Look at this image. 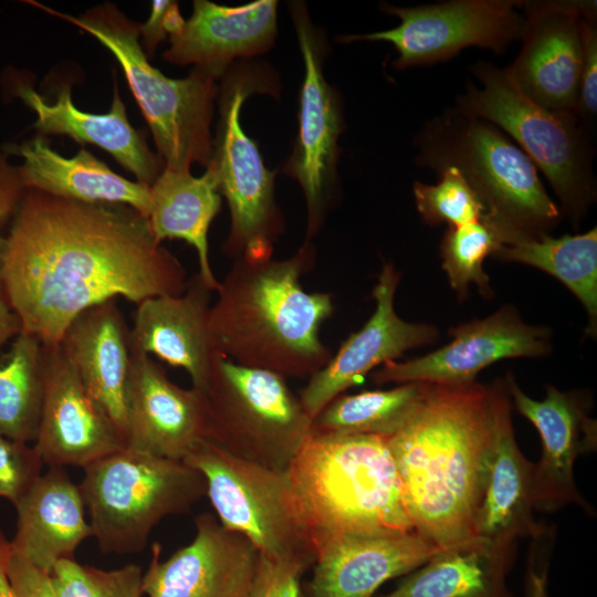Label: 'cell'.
I'll use <instances>...</instances> for the list:
<instances>
[{
    "mask_svg": "<svg viewBox=\"0 0 597 597\" xmlns=\"http://www.w3.org/2000/svg\"><path fill=\"white\" fill-rule=\"evenodd\" d=\"M181 263L130 207L25 189L6 237L3 284L21 328L57 346L83 311L117 297L179 295Z\"/></svg>",
    "mask_w": 597,
    "mask_h": 597,
    "instance_id": "cell-1",
    "label": "cell"
},
{
    "mask_svg": "<svg viewBox=\"0 0 597 597\" xmlns=\"http://www.w3.org/2000/svg\"><path fill=\"white\" fill-rule=\"evenodd\" d=\"M505 386L429 384L386 438L415 530L439 548L474 537Z\"/></svg>",
    "mask_w": 597,
    "mask_h": 597,
    "instance_id": "cell-2",
    "label": "cell"
},
{
    "mask_svg": "<svg viewBox=\"0 0 597 597\" xmlns=\"http://www.w3.org/2000/svg\"><path fill=\"white\" fill-rule=\"evenodd\" d=\"M315 256L305 241L283 260L234 259L210 308L213 352L284 378L308 379L321 370L333 354L320 328L334 304L331 294L310 293L301 284Z\"/></svg>",
    "mask_w": 597,
    "mask_h": 597,
    "instance_id": "cell-3",
    "label": "cell"
},
{
    "mask_svg": "<svg viewBox=\"0 0 597 597\" xmlns=\"http://www.w3.org/2000/svg\"><path fill=\"white\" fill-rule=\"evenodd\" d=\"M286 471L314 544L339 534L417 532L385 437L310 432Z\"/></svg>",
    "mask_w": 597,
    "mask_h": 597,
    "instance_id": "cell-4",
    "label": "cell"
},
{
    "mask_svg": "<svg viewBox=\"0 0 597 597\" xmlns=\"http://www.w3.org/2000/svg\"><path fill=\"white\" fill-rule=\"evenodd\" d=\"M415 145L417 166L463 174L503 244L551 234L561 222L535 165L491 123L450 108L423 124Z\"/></svg>",
    "mask_w": 597,
    "mask_h": 597,
    "instance_id": "cell-5",
    "label": "cell"
},
{
    "mask_svg": "<svg viewBox=\"0 0 597 597\" xmlns=\"http://www.w3.org/2000/svg\"><path fill=\"white\" fill-rule=\"evenodd\" d=\"M95 36L119 62L128 85L154 136L165 168L189 172L207 167L213 151L210 125L218 96L216 78L193 69L185 78L167 77L154 67L139 42V24L113 4L74 18L36 3Z\"/></svg>",
    "mask_w": 597,
    "mask_h": 597,
    "instance_id": "cell-6",
    "label": "cell"
},
{
    "mask_svg": "<svg viewBox=\"0 0 597 597\" xmlns=\"http://www.w3.org/2000/svg\"><path fill=\"white\" fill-rule=\"evenodd\" d=\"M469 69L481 86L469 81L453 109L486 121L511 136L548 180L562 216L578 228L597 195L589 132L575 114L534 103L505 69L485 61Z\"/></svg>",
    "mask_w": 597,
    "mask_h": 597,
    "instance_id": "cell-7",
    "label": "cell"
},
{
    "mask_svg": "<svg viewBox=\"0 0 597 597\" xmlns=\"http://www.w3.org/2000/svg\"><path fill=\"white\" fill-rule=\"evenodd\" d=\"M83 470L78 488L103 553L143 551L163 519L189 512L207 494L205 478L184 461L128 448Z\"/></svg>",
    "mask_w": 597,
    "mask_h": 597,
    "instance_id": "cell-8",
    "label": "cell"
},
{
    "mask_svg": "<svg viewBox=\"0 0 597 597\" xmlns=\"http://www.w3.org/2000/svg\"><path fill=\"white\" fill-rule=\"evenodd\" d=\"M275 90L268 67L242 60L223 75L218 92L220 116L208 165L214 169L219 191L230 208L231 224L222 249L234 259L273 258L274 244L283 232V217L274 195L275 171L265 167L255 142L240 122L248 97L273 94Z\"/></svg>",
    "mask_w": 597,
    "mask_h": 597,
    "instance_id": "cell-9",
    "label": "cell"
},
{
    "mask_svg": "<svg viewBox=\"0 0 597 597\" xmlns=\"http://www.w3.org/2000/svg\"><path fill=\"white\" fill-rule=\"evenodd\" d=\"M205 439L227 453L284 471L311 432L312 418L286 378L213 355Z\"/></svg>",
    "mask_w": 597,
    "mask_h": 597,
    "instance_id": "cell-10",
    "label": "cell"
},
{
    "mask_svg": "<svg viewBox=\"0 0 597 597\" xmlns=\"http://www.w3.org/2000/svg\"><path fill=\"white\" fill-rule=\"evenodd\" d=\"M206 481L220 524L248 538L270 558L301 565L316 559L312 531L287 471L235 458L210 441H199L182 460Z\"/></svg>",
    "mask_w": 597,
    "mask_h": 597,
    "instance_id": "cell-11",
    "label": "cell"
},
{
    "mask_svg": "<svg viewBox=\"0 0 597 597\" xmlns=\"http://www.w3.org/2000/svg\"><path fill=\"white\" fill-rule=\"evenodd\" d=\"M304 64L298 130L284 172L300 185L306 205V241L315 237L337 189L338 137L344 129L342 103L324 76L325 39L303 1L287 2Z\"/></svg>",
    "mask_w": 597,
    "mask_h": 597,
    "instance_id": "cell-12",
    "label": "cell"
},
{
    "mask_svg": "<svg viewBox=\"0 0 597 597\" xmlns=\"http://www.w3.org/2000/svg\"><path fill=\"white\" fill-rule=\"evenodd\" d=\"M523 1L449 0L417 7L381 2L379 9L400 19L396 28L365 34L341 35L339 42L385 41L398 52L396 70L430 65L478 46L503 54L520 39Z\"/></svg>",
    "mask_w": 597,
    "mask_h": 597,
    "instance_id": "cell-13",
    "label": "cell"
},
{
    "mask_svg": "<svg viewBox=\"0 0 597 597\" xmlns=\"http://www.w3.org/2000/svg\"><path fill=\"white\" fill-rule=\"evenodd\" d=\"M449 334L452 341L432 353L385 363L371 374L373 383L469 385L495 362L543 357L552 352L551 329L526 323L513 305H503L485 318L458 325Z\"/></svg>",
    "mask_w": 597,
    "mask_h": 597,
    "instance_id": "cell-14",
    "label": "cell"
},
{
    "mask_svg": "<svg viewBox=\"0 0 597 597\" xmlns=\"http://www.w3.org/2000/svg\"><path fill=\"white\" fill-rule=\"evenodd\" d=\"M584 1H523L521 50L505 67L516 87L540 106L576 115Z\"/></svg>",
    "mask_w": 597,
    "mask_h": 597,
    "instance_id": "cell-15",
    "label": "cell"
},
{
    "mask_svg": "<svg viewBox=\"0 0 597 597\" xmlns=\"http://www.w3.org/2000/svg\"><path fill=\"white\" fill-rule=\"evenodd\" d=\"M193 521V540L166 561L160 562V544L151 545L144 595L251 597L256 548L243 535L224 528L212 513H201Z\"/></svg>",
    "mask_w": 597,
    "mask_h": 597,
    "instance_id": "cell-16",
    "label": "cell"
},
{
    "mask_svg": "<svg viewBox=\"0 0 597 597\" xmlns=\"http://www.w3.org/2000/svg\"><path fill=\"white\" fill-rule=\"evenodd\" d=\"M504 386L515 409L533 423L542 440V455L533 475L535 510L554 512L576 504L591 513L574 478L575 460L594 451L597 442L596 421L588 416L584 395L548 385L545 398L535 400L523 392L512 375L506 376Z\"/></svg>",
    "mask_w": 597,
    "mask_h": 597,
    "instance_id": "cell-17",
    "label": "cell"
},
{
    "mask_svg": "<svg viewBox=\"0 0 597 597\" xmlns=\"http://www.w3.org/2000/svg\"><path fill=\"white\" fill-rule=\"evenodd\" d=\"M399 281L400 273L390 262H385L373 290L375 312L301 390L298 398L312 419L377 366L438 339L439 332L434 325L407 322L397 315L394 301Z\"/></svg>",
    "mask_w": 597,
    "mask_h": 597,
    "instance_id": "cell-18",
    "label": "cell"
},
{
    "mask_svg": "<svg viewBox=\"0 0 597 597\" xmlns=\"http://www.w3.org/2000/svg\"><path fill=\"white\" fill-rule=\"evenodd\" d=\"M43 346V345H42ZM44 395L33 447L49 467H80L125 448L124 439L57 346H43Z\"/></svg>",
    "mask_w": 597,
    "mask_h": 597,
    "instance_id": "cell-19",
    "label": "cell"
},
{
    "mask_svg": "<svg viewBox=\"0 0 597 597\" xmlns=\"http://www.w3.org/2000/svg\"><path fill=\"white\" fill-rule=\"evenodd\" d=\"M130 353L125 448L182 461L205 439V396L171 381L150 356Z\"/></svg>",
    "mask_w": 597,
    "mask_h": 597,
    "instance_id": "cell-20",
    "label": "cell"
},
{
    "mask_svg": "<svg viewBox=\"0 0 597 597\" xmlns=\"http://www.w3.org/2000/svg\"><path fill=\"white\" fill-rule=\"evenodd\" d=\"M302 597H373L387 580L422 566L441 548L418 532L349 533L315 544Z\"/></svg>",
    "mask_w": 597,
    "mask_h": 597,
    "instance_id": "cell-21",
    "label": "cell"
},
{
    "mask_svg": "<svg viewBox=\"0 0 597 597\" xmlns=\"http://www.w3.org/2000/svg\"><path fill=\"white\" fill-rule=\"evenodd\" d=\"M277 1L260 0L238 7L193 1L191 17L176 35L164 59L177 65L193 64L216 80L237 59L248 60L272 48L276 35Z\"/></svg>",
    "mask_w": 597,
    "mask_h": 597,
    "instance_id": "cell-22",
    "label": "cell"
},
{
    "mask_svg": "<svg viewBox=\"0 0 597 597\" xmlns=\"http://www.w3.org/2000/svg\"><path fill=\"white\" fill-rule=\"evenodd\" d=\"M210 293L197 273L179 295L147 298L134 313L130 349L185 369L192 388L205 390L214 355L210 331Z\"/></svg>",
    "mask_w": 597,
    "mask_h": 597,
    "instance_id": "cell-23",
    "label": "cell"
},
{
    "mask_svg": "<svg viewBox=\"0 0 597 597\" xmlns=\"http://www.w3.org/2000/svg\"><path fill=\"white\" fill-rule=\"evenodd\" d=\"M59 347L125 442L132 353L129 328L116 300L80 313L65 329Z\"/></svg>",
    "mask_w": 597,
    "mask_h": 597,
    "instance_id": "cell-24",
    "label": "cell"
},
{
    "mask_svg": "<svg viewBox=\"0 0 597 597\" xmlns=\"http://www.w3.org/2000/svg\"><path fill=\"white\" fill-rule=\"evenodd\" d=\"M14 507L12 551L48 575L57 562L75 558L77 547L92 536L78 484L63 467H50Z\"/></svg>",
    "mask_w": 597,
    "mask_h": 597,
    "instance_id": "cell-25",
    "label": "cell"
},
{
    "mask_svg": "<svg viewBox=\"0 0 597 597\" xmlns=\"http://www.w3.org/2000/svg\"><path fill=\"white\" fill-rule=\"evenodd\" d=\"M3 149L22 159L18 168L25 189L87 203L124 205L148 219L150 186L117 175L84 148L65 158L41 135Z\"/></svg>",
    "mask_w": 597,
    "mask_h": 597,
    "instance_id": "cell-26",
    "label": "cell"
},
{
    "mask_svg": "<svg viewBox=\"0 0 597 597\" xmlns=\"http://www.w3.org/2000/svg\"><path fill=\"white\" fill-rule=\"evenodd\" d=\"M506 391L496 420L494 442L482 499L474 520V537L515 544L519 537L540 538L546 528L534 516V463L520 451Z\"/></svg>",
    "mask_w": 597,
    "mask_h": 597,
    "instance_id": "cell-27",
    "label": "cell"
},
{
    "mask_svg": "<svg viewBox=\"0 0 597 597\" xmlns=\"http://www.w3.org/2000/svg\"><path fill=\"white\" fill-rule=\"evenodd\" d=\"M15 94L36 114L33 127L41 134L66 135L76 142L93 144L109 153L139 182L151 186L159 176L161 161L130 125L117 86L105 114L78 109L71 88L63 85L53 103L45 101L31 85L21 83Z\"/></svg>",
    "mask_w": 597,
    "mask_h": 597,
    "instance_id": "cell-28",
    "label": "cell"
},
{
    "mask_svg": "<svg viewBox=\"0 0 597 597\" xmlns=\"http://www.w3.org/2000/svg\"><path fill=\"white\" fill-rule=\"evenodd\" d=\"M514 544L473 537L442 548L380 597H513L506 577Z\"/></svg>",
    "mask_w": 597,
    "mask_h": 597,
    "instance_id": "cell-29",
    "label": "cell"
},
{
    "mask_svg": "<svg viewBox=\"0 0 597 597\" xmlns=\"http://www.w3.org/2000/svg\"><path fill=\"white\" fill-rule=\"evenodd\" d=\"M151 209L148 216L155 238L180 239L192 245L198 255V274L212 291L219 282L211 269L208 249L210 224L221 208L222 196L211 165L200 177L190 172L163 169L150 186Z\"/></svg>",
    "mask_w": 597,
    "mask_h": 597,
    "instance_id": "cell-30",
    "label": "cell"
},
{
    "mask_svg": "<svg viewBox=\"0 0 597 597\" xmlns=\"http://www.w3.org/2000/svg\"><path fill=\"white\" fill-rule=\"evenodd\" d=\"M501 262L536 268L561 281L588 315L587 334L597 332V228L580 234H551L502 244L492 255Z\"/></svg>",
    "mask_w": 597,
    "mask_h": 597,
    "instance_id": "cell-31",
    "label": "cell"
},
{
    "mask_svg": "<svg viewBox=\"0 0 597 597\" xmlns=\"http://www.w3.org/2000/svg\"><path fill=\"white\" fill-rule=\"evenodd\" d=\"M43 395V346L21 331L0 350V437L34 442Z\"/></svg>",
    "mask_w": 597,
    "mask_h": 597,
    "instance_id": "cell-32",
    "label": "cell"
},
{
    "mask_svg": "<svg viewBox=\"0 0 597 597\" xmlns=\"http://www.w3.org/2000/svg\"><path fill=\"white\" fill-rule=\"evenodd\" d=\"M428 385L425 381H409L390 389L342 394L312 419L311 432L388 438L406 423Z\"/></svg>",
    "mask_w": 597,
    "mask_h": 597,
    "instance_id": "cell-33",
    "label": "cell"
},
{
    "mask_svg": "<svg viewBox=\"0 0 597 597\" xmlns=\"http://www.w3.org/2000/svg\"><path fill=\"white\" fill-rule=\"evenodd\" d=\"M503 244L500 234L484 220L448 226L440 243L441 266L460 301L469 295L471 284L490 298L493 290L483 262Z\"/></svg>",
    "mask_w": 597,
    "mask_h": 597,
    "instance_id": "cell-34",
    "label": "cell"
},
{
    "mask_svg": "<svg viewBox=\"0 0 597 597\" xmlns=\"http://www.w3.org/2000/svg\"><path fill=\"white\" fill-rule=\"evenodd\" d=\"M437 176L436 185L416 180L412 186L417 210L427 224L462 226L483 218V205L458 168L447 167Z\"/></svg>",
    "mask_w": 597,
    "mask_h": 597,
    "instance_id": "cell-35",
    "label": "cell"
},
{
    "mask_svg": "<svg viewBox=\"0 0 597 597\" xmlns=\"http://www.w3.org/2000/svg\"><path fill=\"white\" fill-rule=\"evenodd\" d=\"M143 576L137 564L105 570L75 558L57 562L49 575L55 597H142Z\"/></svg>",
    "mask_w": 597,
    "mask_h": 597,
    "instance_id": "cell-36",
    "label": "cell"
},
{
    "mask_svg": "<svg viewBox=\"0 0 597 597\" xmlns=\"http://www.w3.org/2000/svg\"><path fill=\"white\" fill-rule=\"evenodd\" d=\"M8 154L0 147V350L21 331V323L13 312L3 284V253L7 234L2 228L23 197L25 188L20 178L19 168L10 164Z\"/></svg>",
    "mask_w": 597,
    "mask_h": 597,
    "instance_id": "cell-37",
    "label": "cell"
},
{
    "mask_svg": "<svg viewBox=\"0 0 597 597\" xmlns=\"http://www.w3.org/2000/svg\"><path fill=\"white\" fill-rule=\"evenodd\" d=\"M582 55L576 116L590 133L597 115V6L584 1L579 21Z\"/></svg>",
    "mask_w": 597,
    "mask_h": 597,
    "instance_id": "cell-38",
    "label": "cell"
},
{
    "mask_svg": "<svg viewBox=\"0 0 597 597\" xmlns=\"http://www.w3.org/2000/svg\"><path fill=\"white\" fill-rule=\"evenodd\" d=\"M43 465L33 446L0 437V498L14 506L42 474Z\"/></svg>",
    "mask_w": 597,
    "mask_h": 597,
    "instance_id": "cell-39",
    "label": "cell"
},
{
    "mask_svg": "<svg viewBox=\"0 0 597 597\" xmlns=\"http://www.w3.org/2000/svg\"><path fill=\"white\" fill-rule=\"evenodd\" d=\"M305 572L298 564L259 553L251 597H302L301 577Z\"/></svg>",
    "mask_w": 597,
    "mask_h": 597,
    "instance_id": "cell-40",
    "label": "cell"
},
{
    "mask_svg": "<svg viewBox=\"0 0 597 597\" xmlns=\"http://www.w3.org/2000/svg\"><path fill=\"white\" fill-rule=\"evenodd\" d=\"M176 1L155 0L151 3L149 19L144 24H139V35H142V48L150 54L159 42L167 35L172 36L181 31L185 25Z\"/></svg>",
    "mask_w": 597,
    "mask_h": 597,
    "instance_id": "cell-41",
    "label": "cell"
},
{
    "mask_svg": "<svg viewBox=\"0 0 597 597\" xmlns=\"http://www.w3.org/2000/svg\"><path fill=\"white\" fill-rule=\"evenodd\" d=\"M8 578L17 597H55L49 575L14 553L9 563Z\"/></svg>",
    "mask_w": 597,
    "mask_h": 597,
    "instance_id": "cell-42",
    "label": "cell"
},
{
    "mask_svg": "<svg viewBox=\"0 0 597 597\" xmlns=\"http://www.w3.org/2000/svg\"><path fill=\"white\" fill-rule=\"evenodd\" d=\"M525 597H549L547 568L536 565L533 561L527 567Z\"/></svg>",
    "mask_w": 597,
    "mask_h": 597,
    "instance_id": "cell-43",
    "label": "cell"
},
{
    "mask_svg": "<svg viewBox=\"0 0 597 597\" xmlns=\"http://www.w3.org/2000/svg\"><path fill=\"white\" fill-rule=\"evenodd\" d=\"M8 555L0 551V597H17L8 578Z\"/></svg>",
    "mask_w": 597,
    "mask_h": 597,
    "instance_id": "cell-44",
    "label": "cell"
}]
</instances>
